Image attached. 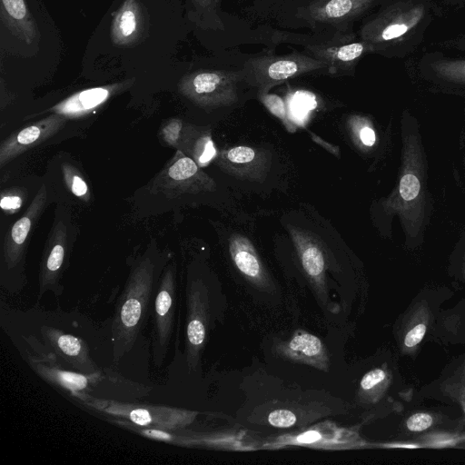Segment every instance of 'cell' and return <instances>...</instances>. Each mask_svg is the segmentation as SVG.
<instances>
[{"label": "cell", "instance_id": "obj_1", "mask_svg": "<svg viewBox=\"0 0 465 465\" xmlns=\"http://www.w3.org/2000/svg\"><path fill=\"white\" fill-rule=\"evenodd\" d=\"M389 0H252L248 21L263 28L311 34L332 43L357 39L354 25Z\"/></svg>", "mask_w": 465, "mask_h": 465}, {"label": "cell", "instance_id": "obj_2", "mask_svg": "<svg viewBox=\"0 0 465 465\" xmlns=\"http://www.w3.org/2000/svg\"><path fill=\"white\" fill-rule=\"evenodd\" d=\"M436 15L433 0H389L361 21L357 38L371 54L404 58L421 44Z\"/></svg>", "mask_w": 465, "mask_h": 465}, {"label": "cell", "instance_id": "obj_3", "mask_svg": "<svg viewBox=\"0 0 465 465\" xmlns=\"http://www.w3.org/2000/svg\"><path fill=\"white\" fill-rule=\"evenodd\" d=\"M162 272L157 270L154 260L148 256L141 258L132 267L112 322L114 362L133 349L146 326Z\"/></svg>", "mask_w": 465, "mask_h": 465}, {"label": "cell", "instance_id": "obj_4", "mask_svg": "<svg viewBox=\"0 0 465 465\" xmlns=\"http://www.w3.org/2000/svg\"><path fill=\"white\" fill-rule=\"evenodd\" d=\"M424 155L415 134H403V156L397 190L386 208L397 213L409 235H416L424 219Z\"/></svg>", "mask_w": 465, "mask_h": 465}, {"label": "cell", "instance_id": "obj_5", "mask_svg": "<svg viewBox=\"0 0 465 465\" xmlns=\"http://www.w3.org/2000/svg\"><path fill=\"white\" fill-rule=\"evenodd\" d=\"M242 68L247 86L259 92H268L272 86L302 74L328 72L324 63L303 51L251 55L243 60Z\"/></svg>", "mask_w": 465, "mask_h": 465}, {"label": "cell", "instance_id": "obj_6", "mask_svg": "<svg viewBox=\"0 0 465 465\" xmlns=\"http://www.w3.org/2000/svg\"><path fill=\"white\" fill-rule=\"evenodd\" d=\"M242 84L247 85L242 66L207 69L185 75L180 81L179 91L195 104L213 109L235 104Z\"/></svg>", "mask_w": 465, "mask_h": 465}, {"label": "cell", "instance_id": "obj_7", "mask_svg": "<svg viewBox=\"0 0 465 465\" xmlns=\"http://www.w3.org/2000/svg\"><path fill=\"white\" fill-rule=\"evenodd\" d=\"M83 406L136 425L168 430L185 429L197 415L194 411L178 408L122 402L114 400L93 399Z\"/></svg>", "mask_w": 465, "mask_h": 465}, {"label": "cell", "instance_id": "obj_8", "mask_svg": "<svg viewBox=\"0 0 465 465\" xmlns=\"http://www.w3.org/2000/svg\"><path fill=\"white\" fill-rule=\"evenodd\" d=\"M176 274L173 264L162 272L152 307V361L161 367L167 356L174 328L176 309Z\"/></svg>", "mask_w": 465, "mask_h": 465}, {"label": "cell", "instance_id": "obj_9", "mask_svg": "<svg viewBox=\"0 0 465 465\" xmlns=\"http://www.w3.org/2000/svg\"><path fill=\"white\" fill-rule=\"evenodd\" d=\"M46 203V189L42 186L24 215L14 223L6 233L3 246V262L5 272L2 276V286L10 293L19 292L16 269L22 268L25 245L33 226L38 220Z\"/></svg>", "mask_w": 465, "mask_h": 465}, {"label": "cell", "instance_id": "obj_10", "mask_svg": "<svg viewBox=\"0 0 465 465\" xmlns=\"http://www.w3.org/2000/svg\"><path fill=\"white\" fill-rule=\"evenodd\" d=\"M213 181L199 168L191 157L177 150L175 157L163 169L153 182V187L168 197L186 193L211 191Z\"/></svg>", "mask_w": 465, "mask_h": 465}, {"label": "cell", "instance_id": "obj_11", "mask_svg": "<svg viewBox=\"0 0 465 465\" xmlns=\"http://www.w3.org/2000/svg\"><path fill=\"white\" fill-rule=\"evenodd\" d=\"M185 359L191 371L198 365L208 324V299L201 282L190 280L186 292Z\"/></svg>", "mask_w": 465, "mask_h": 465}, {"label": "cell", "instance_id": "obj_12", "mask_svg": "<svg viewBox=\"0 0 465 465\" xmlns=\"http://www.w3.org/2000/svg\"><path fill=\"white\" fill-rule=\"evenodd\" d=\"M32 369L53 386L79 400L83 404L94 399V387L106 378L101 372L85 374L75 371H66L57 366L52 360H37L30 357Z\"/></svg>", "mask_w": 465, "mask_h": 465}, {"label": "cell", "instance_id": "obj_13", "mask_svg": "<svg viewBox=\"0 0 465 465\" xmlns=\"http://www.w3.org/2000/svg\"><path fill=\"white\" fill-rule=\"evenodd\" d=\"M420 77L448 90L465 89V57L450 56L440 51L425 53L418 61Z\"/></svg>", "mask_w": 465, "mask_h": 465}, {"label": "cell", "instance_id": "obj_14", "mask_svg": "<svg viewBox=\"0 0 465 465\" xmlns=\"http://www.w3.org/2000/svg\"><path fill=\"white\" fill-rule=\"evenodd\" d=\"M40 333L53 356L75 371L85 374L101 372L90 356L87 344L78 337L47 325L40 328Z\"/></svg>", "mask_w": 465, "mask_h": 465}, {"label": "cell", "instance_id": "obj_15", "mask_svg": "<svg viewBox=\"0 0 465 465\" xmlns=\"http://www.w3.org/2000/svg\"><path fill=\"white\" fill-rule=\"evenodd\" d=\"M66 119L54 113L10 135L0 145V166L52 137L64 127Z\"/></svg>", "mask_w": 465, "mask_h": 465}, {"label": "cell", "instance_id": "obj_16", "mask_svg": "<svg viewBox=\"0 0 465 465\" xmlns=\"http://www.w3.org/2000/svg\"><path fill=\"white\" fill-rule=\"evenodd\" d=\"M302 51L324 63L330 74L352 73L360 60L371 54V46L360 40L311 45Z\"/></svg>", "mask_w": 465, "mask_h": 465}, {"label": "cell", "instance_id": "obj_17", "mask_svg": "<svg viewBox=\"0 0 465 465\" xmlns=\"http://www.w3.org/2000/svg\"><path fill=\"white\" fill-rule=\"evenodd\" d=\"M65 256L66 233L64 225L59 223L46 245L41 261L38 299L46 292H52L56 297L61 295L60 278L64 268Z\"/></svg>", "mask_w": 465, "mask_h": 465}, {"label": "cell", "instance_id": "obj_18", "mask_svg": "<svg viewBox=\"0 0 465 465\" xmlns=\"http://www.w3.org/2000/svg\"><path fill=\"white\" fill-rule=\"evenodd\" d=\"M278 352L288 360L311 365L326 371L329 358L322 341L315 335L304 331H298L277 347Z\"/></svg>", "mask_w": 465, "mask_h": 465}, {"label": "cell", "instance_id": "obj_19", "mask_svg": "<svg viewBox=\"0 0 465 465\" xmlns=\"http://www.w3.org/2000/svg\"><path fill=\"white\" fill-rule=\"evenodd\" d=\"M117 86L114 84L83 90L63 100L51 110L66 118L82 116L105 103Z\"/></svg>", "mask_w": 465, "mask_h": 465}, {"label": "cell", "instance_id": "obj_20", "mask_svg": "<svg viewBox=\"0 0 465 465\" xmlns=\"http://www.w3.org/2000/svg\"><path fill=\"white\" fill-rule=\"evenodd\" d=\"M229 250L238 270L249 281L257 285H265L267 275L252 242L244 236L231 237Z\"/></svg>", "mask_w": 465, "mask_h": 465}, {"label": "cell", "instance_id": "obj_21", "mask_svg": "<svg viewBox=\"0 0 465 465\" xmlns=\"http://www.w3.org/2000/svg\"><path fill=\"white\" fill-rule=\"evenodd\" d=\"M143 14L137 0H126L116 13L111 26V37L117 45L135 42L142 31Z\"/></svg>", "mask_w": 465, "mask_h": 465}, {"label": "cell", "instance_id": "obj_22", "mask_svg": "<svg viewBox=\"0 0 465 465\" xmlns=\"http://www.w3.org/2000/svg\"><path fill=\"white\" fill-rule=\"evenodd\" d=\"M2 19L20 39L31 44L37 29L25 0H1Z\"/></svg>", "mask_w": 465, "mask_h": 465}, {"label": "cell", "instance_id": "obj_23", "mask_svg": "<svg viewBox=\"0 0 465 465\" xmlns=\"http://www.w3.org/2000/svg\"><path fill=\"white\" fill-rule=\"evenodd\" d=\"M178 149L194 160L199 166L207 165L216 154L210 132L193 126L183 128Z\"/></svg>", "mask_w": 465, "mask_h": 465}, {"label": "cell", "instance_id": "obj_24", "mask_svg": "<svg viewBox=\"0 0 465 465\" xmlns=\"http://www.w3.org/2000/svg\"><path fill=\"white\" fill-rule=\"evenodd\" d=\"M302 267L317 283L322 284L324 276V257L317 244L311 241H296Z\"/></svg>", "mask_w": 465, "mask_h": 465}, {"label": "cell", "instance_id": "obj_25", "mask_svg": "<svg viewBox=\"0 0 465 465\" xmlns=\"http://www.w3.org/2000/svg\"><path fill=\"white\" fill-rule=\"evenodd\" d=\"M194 20L203 29L224 31L225 25L215 0H189Z\"/></svg>", "mask_w": 465, "mask_h": 465}, {"label": "cell", "instance_id": "obj_26", "mask_svg": "<svg viewBox=\"0 0 465 465\" xmlns=\"http://www.w3.org/2000/svg\"><path fill=\"white\" fill-rule=\"evenodd\" d=\"M62 173L65 184L71 193L83 201L88 202L90 200L89 187L78 171L70 164L64 163Z\"/></svg>", "mask_w": 465, "mask_h": 465}, {"label": "cell", "instance_id": "obj_27", "mask_svg": "<svg viewBox=\"0 0 465 465\" xmlns=\"http://www.w3.org/2000/svg\"><path fill=\"white\" fill-rule=\"evenodd\" d=\"M259 97L264 106L283 122L288 130L292 132L295 130L288 116L287 106L281 96L267 92H259Z\"/></svg>", "mask_w": 465, "mask_h": 465}, {"label": "cell", "instance_id": "obj_28", "mask_svg": "<svg viewBox=\"0 0 465 465\" xmlns=\"http://www.w3.org/2000/svg\"><path fill=\"white\" fill-rule=\"evenodd\" d=\"M226 160L238 166H248L257 158L256 152L248 146L233 147L226 152Z\"/></svg>", "mask_w": 465, "mask_h": 465}, {"label": "cell", "instance_id": "obj_29", "mask_svg": "<svg viewBox=\"0 0 465 465\" xmlns=\"http://www.w3.org/2000/svg\"><path fill=\"white\" fill-rule=\"evenodd\" d=\"M183 128V122L180 119L169 120L162 128L161 134L163 141L167 144L178 149L182 140Z\"/></svg>", "mask_w": 465, "mask_h": 465}, {"label": "cell", "instance_id": "obj_30", "mask_svg": "<svg viewBox=\"0 0 465 465\" xmlns=\"http://www.w3.org/2000/svg\"><path fill=\"white\" fill-rule=\"evenodd\" d=\"M268 421L277 428H290L295 424L296 416L289 410H275L269 414Z\"/></svg>", "mask_w": 465, "mask_h": 465}, {"label": "cell", "instance_id": "obj_31", "mask_svg": "<svg viewBox=\"0 0 465 465\" xmlns=\"http://www.w3.org/2000/svg\"><path fill=\"white\" fill-rule=\"evenodd\" d=\"M315 106L316 103L313 98L309 99L305 96L297 97L292 102V114L300 121L305 117L310 110L315 108Z\"/></svg>", "mask_w": 465, "mask_h": 465}, {"label": "cell", "instance_id": "obj_32", "mask_svg": "<svg viewBox=\"0 0 465 465\" xmlns=\"http://www.w3.org/2000/svg\"><path fill=\"white\" fill-rule=\"evenodd\" d=\"M386 378V373L381 369H374L367 372L361 381V389L369 391L381 384Z\"/></svg>", "mask_w": 465, "mask_h": 465}, {"label": "cell", "instance_id": "obj_33", "mask_svg": "<svg viewBox=\"0 0 465 465\" xmlns=\"http://www.w3.org/2000/svg\"><path fill=\"white\" fill-rule=\"evenodd\" d=\"M432 423V418L427 413H416L411 416L407 422V428L411 431H421L428 429Z\"/></svg>", "mask_w": 465, "mask_h": 465}, {"label": "cell", "instance_id": "obj_34", "mask_svg": "<svg viewBox=\"0 0 465 465\" xmlns=\"http://www.w3.org/2000/svg\"><path fill=\"white\" fill-rule=\"evenodd\" d=\"M23 203V199L20 195L8 193H2L1 207L5 212L13 213L17 211Z\"/></svg>", "mask_w": 465, "mask_h": 465}, {"label": "cell", "instance_id": "obj_35", "mask_svg": "<svg viewBox=\"0 0 465 465\" xmlns=\"http://www.w3.org/2000/svg\"><path fill=\"white\" fill-rule=\"evenodd\" d=\"M426 332V326L422 323L416 325L405 336L404 343L407 347H413L418 344Z\"/></svg>", "mask_w": 465, "mask_h": 465}, {"label": "cell", "instance_id": "obj_36", "mask_svg": "<svg viewBox=\"0 0 465 465\" xmlns=\"http://www.w3.org/2000/svg\"><path fill=\"white\" fill-rule=\"evenodd\" d=\"M441 45L447 49L465 52V34L446 40L441 44Z\"/></svg>", "mask_w": 465, "mask_h": 465}, {"label": "cell", "instance_id": "obj_37", "mask_svg": "<svg viewBox=\"0 0 465 465\" xmlns=\"http://www.w3.org/2000/svg\"><path fill=\"white\" fill-rule=\"evenodd\" d=\"M360 139L365 146L371 147L376 142V134L371 126L365 125L360 131Z\"/></svg>", "mask_w": 465, "mask_h": 465}, {"label": "cell", "instance_id": "obj_38", "mask_svg": "<svg viewBox=\"0 0 465 465\" xmlns=\"http://www.w3.org/2000/svg\"><path fill=\"white\" fill-rule=\"evenodd\" d=\"M320 439V433L314 430L304 432L297 437V440L302 443H312Z\"/></svg>", "mask_w": 465, "mask_h": 465}, {"label": "cell", "instance_id": "obj_39", "mask_svg": "<svg viewBox=\"0 0 465 465\" xmlns=\"http://www.w3.org/2000/svg\"><path fill=\"white\" fill-rule=\"evenodd\" d=\"M312 137L317 143H319L322 146H324L325 149L331 152L335 155L339 156V148L338 147L325 143V141H322L321 138H319L318 136H315L313 134H312Z\"/></svg>", "mask_w": 465, "mask_h": 465}, {"label": "cell", "instance_id": "obj_40", "mask_svg": "<svg viewBox=\"0 0 465 465\" xmlns=\"http://www.w3.org/2000/svg\"><path fill=\"white\" fill-rule=\"evenodd\" d=\"M442 2L448 4V5H464L465 4V0H441Z\"/></svg>", "mask_w": 465, "mask_h": 465}, {"label": "cell", "instance_id": "obj_41", "mask_svg": "<svg viewBox=\"0 0 465 465\" xmlns=\"http://www.w3.org/2000/svg\"><path fill=\"white\" fill-rule=\"evenodd\" d=\"M215 1H216V3L219 5L220 0H215Z\"/></svg>", "mask_w": 465, "mask_h": 465}]
</instances>
